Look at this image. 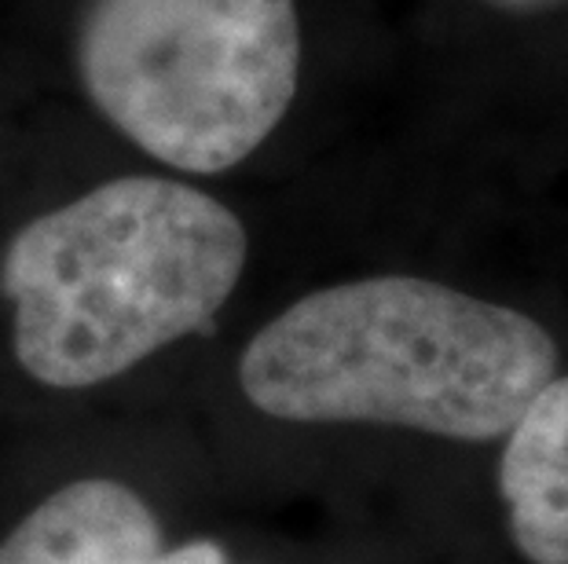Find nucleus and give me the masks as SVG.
<instances>
[{"instance_id": "obj_1", "label": "nucleus", "mask_w": 568, "mask_h": 564, "mask_svg": "<svg viewBox=\"0 0 568 564\" xmlns=\"http://www.w3.org/2000/svg\"><path fill=\"white\" fill-rule=\"evenodd\" d=\"M558 370L536 319L415 275L305 294L253 334L239 386L280 422L495 440Z\"/></svg>"}, {"instance_id": "obj_2", "label": "nucleus", "mask_w": 568, "mask_h": 564, "mask_svg": "<svg viewBox=\"0 0 568 564\" xmlns=\"http://www.w3.org/2000/svg\"><path fill=\"white\" fill-rule=\"evenodd\" d=\"M243 221L165 176L106 180L11 238L0 286L16 308L19 367L89 389L199 334L243 279Z\"/></svg>"}, {"instance_id": "obj_3", "label": "nucleus", "mask_w": 568, "mask_h": 564, "mask_svg": "<svg viewBox=\"0 0 568 564\" xmlns=\"http://www.w3.org/2000/svg\"><path fill=\"white\" fill-rule=\"evenodd\" d=\"M92 106L180 173L246 162L301 74L294 0H92L78 33Z\"/></svg>"}, {"instance_id": "obj_4", "label": "nucleus", "mask_w": 568, "mask_h": 564, "mask_svg": "<svg viewBox=\"0 0 568 564\" xmlns=\"http://www.w3.org/2000/svg\"><path fill=\"white\" fill-rule=\"evenodd\" d=\"M159 554L148 499L106 476L59 488L0 543V564H151Z\"/></svg>"}, {"instance_id": "obj_5", "label": "nucleus", "mask_w": 568, "mask_h": 564, "mask_svg": "<svg viewBox=\"0 0 568 564\" xmlns=\"http://www.w3.org/2000/svg\"><path fill=\"white\" fill-rule=\"evenodd\" d=\"M499 491L531 564H568V378H550L506 433Z\"/></svg>"}, {"instance_id": "obj_6", "label": "nucleus", "mask_w": 568, "mask_h": 564, "mask_svg": "<svg viewBox=\"0 0 568 564\" xmlns=\"http://www.w3.org/2000/svg\"><path fill=\"white\" fill-rule=\"evenodd\" d=\"M151 564H227V557L216 543H187L173 554H159Z\"/></svg>"}, {"instance_id": "obj_7", "label": "nucleus", "mask_w": 568, "mask_h": 564, "mask_svg": "<svg viewBox=\"0 0 568 564\" xmlns=\"http://www.w3.org/2000/svg\"><path fill=\"white\" fill-rule=\"evenodd\" d=\"M499 4H539V0H499Z\"/></svg>"}]
</instances>
